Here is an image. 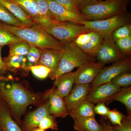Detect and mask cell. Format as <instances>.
Segmentation results:
<instances>
[{
  "label": "cell",
  "mask_w": 131,
  "mask_h": 131,
  "mask_svg": "<svg viewBox=\"0 0 131 131\" xmlns=\"http://www.w3.org/2000/svg\"><path fill=\"white\" fill-rule=\"evenodd\" d=\"M0 99L5 103L14 120L21 124V117L30 105L45 103L44 96L33 93L21 84L3 76H0Z\"/></svg>",
  "instance_id": "obj_1"
},
{
  "label": "cell",
  "mask_w": 131,
  "mask_h": 131,
  "mask_svg": "<svg viewBox=\"0 0 131 131\" xmlns=\"http://www.w3.org/2000/svg\"><path fill=\"white\" fill-rule=\"evenodd\" d=\"M0 26L39 49L63 50L64 45L39 26L34 25L30 27H15L0 23Z\"/></svg>",
  "instance_id": "obj_2"
},
{
  "label": "cell",
  "mask_w": 131,
  "mask_h": 131,
  "mask_svg": "<svg viewBox=\"0 0 131 131\" xmlns=\"http://www.w3.org/2000/svg\"><path fill=\"white\" fill-rule=\"evenodd\" d=\"M129 0L98 1L93 4L80 8L79 10L86 20L105 19L126 12Z\"/></svg>",
  "instance_id": "obj_3"
},
{
  "label": "cell",
  "mask_w": 131,
  "mask_h": 131,
  "mask_svg": "<svg viewBox=\"0 0 131 131\" xmlns=\"http://www.w3.org/2000/svg\"><path fill=\"white\" fill-rule=\"evenodd\" d=\"M94 60V58L84 53L73 42L66 44L62 51L58 68L56 72L49 77L55 80L60 75L71 72L75 68Z\"/></svg>",
  "instance_id": "obj_4"
},
{
  "label": "cell",
  "mask_w": 131,
  "mask_h": 131,
  "mask_svg": "<svg viewBox=\"0 0 131 131\" xmlns=\"http://www.w3.org/2000/svg\"><path fill=\"white\" fill-rule=\"evenodd\" d=\"M44 29L63 45L73 42L81 34L93 31L83 25L68 21H58Z\"/></svg>",
  "instance_id": "obj_5"
},
{
  "label": "cell",
  "mask_w": 131,
  "mask_h": 131,
  "mask_svg": "<svg viewBox=\"0 0 131 131\" xmlns=\"http://www.w3.org/2000/svg\"><path fill=\"white\" fill-rule=\"evenodd\" d=\"M131 15L126 11L105 19L95 21L83 20L82 21L81 25L93 31L108 35L111 34L117 28L131 24Z\"/></svg>",
  "instance_id": "obj_6"
},
{
  "label": "cell",
  "mask_w": 131,
  "mask_h": 131,
  "mask_svg": "<svg viewBox=\"0 0 131 131\" xmlns=\"http://www.w3.org/2000/svg\"><path fill=\"white\" fill-rule=\"evenodd\" d=\"M131 58H127L122 61L114 63L112 65L101 70L91 83V88L109 82L113 78L125 71H130Z\"/></svg>",
  "instance_id": "obj_7"
},
{
  "label": "cell",
  "mask_w": 131,
  "mask_h": 131,
  "mask_svg": "<svg viewBox=\"0 0 131 131\" xmlns=\"http://www.w3.org/2000/svg\"><path fill=\"white\" fill-rule=\"evenodd\" d=\"M98 62L102 64L115 63L127 58L118 49L112 38L111 34L104 38L96 56Z\"/></svg>",
  "instance_id": "obj_8"
},
{
  "label": "cell",
  "mask_w": 131,
  "mask_h": 131,
  "mask_svg": "<svg viewBox=\"0 0 131 131\" xmlns=\"http://www.w3.org/2000/svg\"><path fill=\"white\" fill-rule=\"evenodd\" d=\"M121 88L110 82L101 84L91 88L86 100L94 104L101 102L109 103L111 98Z\"/></svg>",
  "instance_id": "obj_9"
},
{
  "label": "cell",
  "mask_w": 131,
  "mask_h": 131,
  "mask_svg": "<svg viewBox=\"0 0 131 131\" xmlns=\"http://www.w3.org/2000/svg\"><path fill=\"white\" fill-rule=\"evenodd\" d=\"M104 65L98 62H95L94 61H89L82 64L74 72L75 84L91 83L98 73L105 67Z\"/></svg>",
  "instance_id": "obj_10"
},
{
  "label": "cell",
  "mask_w": 131,
  "mask_h": 131,
  "mask_svg": "<svg viewBox=\"0 0 131 131\" xmlns=\"http://www.w3.org/2000/svg\"><path fill=\"white\" fill-rule=\"evenodd\" d=\"M48 4L50 11L57 21H68L81 25L85 20L84 16L69 11L54 0H45Z\"/></svg>",
  "instance_id": "obj_11"
},
{
  "label": "cell",
  "mask_w": 131,
  "mask_h": 131,
  "mask_svg": "<svg viewBox=\"0 0 131 131\" xmlns=\"http://www.w3.org/2000/svg\"><path fill=\"white\" fill-rule=\"evenodd\" d=\"M49 102L50 114L57 118H65L69 115L64 98L57 93L55 88L47 91L43 95Z\"/></svg>",
  "instance_id": "obj_12"
},
{
  "label": "cell",
  "mask_w": 131,
  "mask_h": 131,
  "mask_svg": "<svg viewBox=\"0 0 131 131\" xmlns=\"http://www.w3.org/2000/svg\"><path fill=\"white\" fill-rule=\"evenodd\" d=\"M91 84H75L69 94L64 98L69 115L79 104L86 100L91 89Z\"/></svg>",
  "instance_id": "obj_13"
},
{
  "label": "cell",
  "mask_w": 131,
  "mask_h": 131,
  "mask_svg": "<svg viewBox=\"0 0 131 131\" xmlns=\"http://www.w3.org/2000/svg\"><path fill=\"white\" fill-rule=\"evenodd\" d=\"M50 114L49 102L47 100L46 102L39 106L36 110L27 115L21 124V129L24 131H31L38 127L43 117Z\"/></svg>",
  "instance_id": "obj_14"
},
{
  "label": "cell",
  "mask_w": 131,
  "mask_h": 131,
  "mask_svg": "<svg viewBox=\"0 0 131 131\" xmlns=\"http://www.w3.org/2000/svg\"><path fill=\"white\" fill-rule=\"evenodd\" d=\"M40 57L38 64L50 68L51 70L49 76L54 74L58 68L62 51L53 49H40Z\"/></svg>",
  "instance_id": "obj_15"
},
{
  "label": "cell",
  "mask_w": 131,
  "mask_h": 131,
  "mask_svg": "<svg viewBox=\"0 0 131 131\" xmlns=\"http://www.w3.org/2000/svg\"><path fill=\"white\" fill-rule=\"evenodd\" d=\"M55 80L54 87L57 93L62 98H65L70 93L75 84L74 72L62 74Z\"/></svg>",
  "instance_id": "obj_16"
},
{
  "label": "cell",
  "mask_w": 131,
  "mask_h": 131,
  "mask_svg": "<svg viewBox=\"0 0 131 131\" xmlns=\"http://www.w3.org/2000/svg\"><path fill=\"white\" fill-rule=\"evenodd\" d=\"M0 4L21 22L24 26L30 27L34 25L33 21L17 3L12 0H0Z\"/></svg>",
  "instance_id": "obj_17"
},
{
  "label": "cell",
  "mask_w": 131,
  "mask_h": 131,
  "mask_svg": "<svg viewBox=\"0 0 131 131\" xmlns=\"http://www.w3.org/2000/svg\"><path fill=\"white\" fill-rule=\"evenodd\" d=\"M3 60L7 71L15 73L30 71L26 56L8 55Z\"/></svg>",
  "instance_id": "obj_18"
},
{
  "label": "cell",
  "mask_w": 131,
  "mask_h": 131,
  "mask_svg": "<svg viewBox=\"0 0 131 131\" xmlns=\"http://www.w3.org/2000/svg\"><path fill=\"white\" fill-rule=\"evenodd\" d=\"M0 131H24L13 119L7 107L1 99Z\"/></svg>",
  "instance_id": "obj_19"
},
{
  "label": "cell",
  "mask_w": 131,
  "mask_h": 131,
  "mask_svg": "<svg viewBox=\"0 0 131 131\" xmlns=\"http://www.w3.org/2000/svg\"><path fill=\"white\" fill-rule=\"evenodd\" d=\"M90 37L87 43L78 47L83 52L94 58L100 48L106 36L102 33L93 31L90 32Z\"/></svg>",
  "instance_id": "obj_20"
},
{
  "label": "cell",
  "mask_w": 131,
  "mask_h": 131,
  "mask_svg": "<svg viewBox=\"0 0 131 131\" xmlns=\"http://www.w3.org/2000/svg\"><path fill=\"white\" fill-rule=\"evenodd\" d=\"M36 1L38 6L39 14V22L37 25L45 29L58 22L52 14L45 0Z\"/></svg>",
  "instance_id": "obj_21"
},
{
  "label": "cell",
  "mask_w": 131,
  "mask_h": 131,
  "mask_svg": "<svg viewBox=\"0 0 131 131\" xmlns=\"http://www.w3.org/2000/svg\"><path fill=\"white\" fill-rule=\"evenodd\" d=\"M94 103L85 100L78 105L69 114L74 121L87 118L95 117Z\"/></svg>",
  "instance_id": "obj_22"
},
{
  "label": "cell",
  "mask_w": 131,
  "mask_h": 131,
  "mask_svg": "<svg viewBox=\"0 0 131 131\" xmlns=\"http://www.w3.org/2000/svg\"><path fill=\"white\" fill-rule=\"evenodd\" d=\"M73 128L77 131H104L95 117L82 118L74 121Z\"/></svg>",
  "instance_id": "obj_23"
},
{
  "label": "cell",
  "mask_w": 131,
  "mask_h": 131,
  "mask_svg": "<svg viewBox=\"0 0 131 131\" xmlns=\"http://www.w3.org/2000/svg\"><path fill=\"white\" fill-rule=\"evenodd\" d=\"M24 10L33 21L34 25L39 22L38 6L36 0H12Z\"/></svg>",
  "instance_id": "obj_24"
},
{
  "label": "cell",
  "mask_w": 131,
  "mask_h": 131,
  "mask_svg": "<svg viewBox=\"0 0 131 131\" xmlns=\"http://www.w3.org/2000/svg\"><path fill=\"white\" fill-rule=\"evenodd\" d=\"M118 101L123 103L125 106L127 115L131 116V87L122 88L119 92L110 99V102Z\"/></svg>",
  "instance_id": "obj_25"
},
{
  "label": "cell",
  "mask_w": 131,
  "mask_h": 131,
  "mask_svg": "<svg viewBox=\"0 0 131 131\" xmlns=\"http://www.w3.org/2000/svg\"><path fill=\"white\" fill-rule=\"evenodd\" d=\"M0 23L15 27L24 26L21 22L0 4Z\"/></svg>",
  "instance_id": "obj_26"
},
{
  "label": "cell",
  "mask_w": 131,
  "mask_h": 131,
  "mask_svg": "<svg viewBox=\"0 0 131 131\" xmlns=\"http://www.w3.org/2000/svg\"><path fill=\"white\" fill-rule=\"evenodd\" d=\"M9 56H26L29 51L30 45L27 42L22 40L9 46Z\"/></svg>",
  "instance_id": "obj_27"
},
{
  "label": "cell",
  "mask_w": 131,
  "mask_h": 131,
  "mask_svg": "<svg viewBox=\"0 0 131 131\" xmlns=\"http://www.w3.org/2000/svg\"><path fill=\"white\" fill-rule=\"evenodd\" d=\"M22 40L13 34L0 26V46H9Z\"/></svg>",
  "instance_id": "obj_28"
},
{
  "label": "cell",
  "mask_w": 131,
  "mask_h": 131,
  "mask_svg": "<svg viewBox=\"0 0 131 131\" xmlns=\"http://www.w3.org/2000/svg\"><path fill=\"white\" fill-rule=\"evenodd\" d=\"M56 118L50 114L45 116L40 121L38 127L45 131L47 129L58 130V125Z\"/></svg>",
  "instance_id": "obj_29"
},
{
  "label": "cell",
  "mask_w": 131,
  "mask_h": 131,
  "mask_svg": "<svg viewBox=\"0 0 131 131\" xmlns=\"http://www.w3.org/2000/svg\"><path fill=\"white\" fill-rule=\"evenodd\" d=\"M29 70L35 77L40 80L46 79L51 72L50 68L40 64L30 66Z\"/></svg>",
  "instance_id": "obj_30"
},
{
  "label": "cell",
  "mask_w": 131,
  "mask_h": 131,
  "mask_svg": "<svg viewBox=\"0 0 131 131\" xmlns=\"http://www.w3.org/2000/svg\"><path fill=\"white\" fill-rule=\"evenodd\" d=\"M113 83L121 88L130 87L131 73L130 71H125L119 74L110 81Z\"/></svg>",
  "instance_id": "obj_31"
},
{
  "label": "cell",
  "mask_w": 131,
  "mask_h": 131,
  "mask_svg": "<svg viewBox=\"0 0 131 131\" xmlns=\"http://www.w3.org/2000/svg\"><path fill=\"white\" fill-rule=\"evenodd\" d=\"M112 38L114 42L131 36V24L122 26L117 28L112 34Z\"/></svg>",
  "instance_id": "obj_32"
},
{
  "label": "cell",
  "mask_w": 131,
  "mask_h": 131,
  "mask_svg": "<svg viewBox=\"0 0 131 131\" xmlns=\"http://www.w3.org/2000/svg\"><path fill=\"white\" fill-rule=\"evenodd\" d=\"M30 45V48L26 56L29 67L38 64L40 57V49L32 45Z\"/></svg>",
  "instance_id": "obj_33"
},
{
  "label": "cell",
  "mask_w": 131,
  "mask_h": 131,
  "mask_svg": "<svg viewBox=\"0 0 131 131\" xmlns=\"http://www.w3.org/2000/svg\"><path fill=\"white\" fill-rule=\"evenodd\" d=\"M117 48L125 56L131 54V36L118 39L115 42Z\"/></svg>",
  "instance_id": "obj_34"
},
{
  "label": "cell",
  "mask_w": 131,
  "mask_h": 131,
  "mask_svg": "<svg viewBox=\"0 0 131 131\" xmlns=\"http://www.w3.org/2000/svg\"><path fill=\"white\" fill-rule=\"evenodd\" d=\"M125 116L118 110L115 108L112 110H109L106 118L109 120L111 124L113 125H120L122 119Z\"/></svg>",
  "instance_id": "obj_35"
},
{
  "label": "cell",
  "mask_w": 131,
  "mask_h": 131,
  "mask_svg": "<svg viewBox=\"0 0 131 131\" xmlns=\"http://www.w3.org/2000/svg\"><path fill=\"white\" fill-rule=\"evenodd\" d=\"M69 11L81 14L75 0H54Z\"/></svg>",
  "instance_id": "obj_36"
},
{
  "label": "cell",
  "mask_w": 131,
  "mask_h": 131,
  "mask_svg": "<svg viewBox=\"0 0 131 131\" xmlns=\"http://www.w3.org/2000/svg\"><path fill=\"white\" fill-rule=\"evenodd\" d=\"M112 127L114 131H131V116H125L121 125H114Z\"/></svg>",
  "instance_id": "obj_37"
},
{
  "label": "cell",
  "mask_w": 131,
  "mask_h": 131,
  "mask_svg": "<svg viewBox=\"0 0 131 131\" xmlns=\"http://www.w3.org/2000/svg\"><path fill=\"white\" fill-rule=\"evenodd\" d=\"M110 109L106 105L105 103L99 102L94 107L95 114L99 115L103 118H106L107 115Z\"/></svg>",
  "instance_id": "obj_38"
},
{
  "label": "cell",
  "mask_w": 131,
  "mask_h": 131,
  "mask_svg": "<svg viewBox=\"0 0 131 131\" xmlns=\"http://www.w3.org/2000/svg\"><path fill=\"white\" fill-rule=\"evenodd\" d=\"M79 8L96 2L98 0H75Z\"/></svg>",
  "instance_id": "obj_39"
},
{
  "label": "cell",
  "mask_w": 131,
  "mask_h": 131,
  "mask_svg": "<svg viewBox=\"0 0 131 131\" xmlns=\"http://www.w3.org/2000/svg\"><path fill=\"white\" fill-rule=\"evenodd\" d=\"M100 122L104 131H114L110 123L106 121L104 118H102L100 120Z\"/></svg>",
  "instance_id": "obj_40"
},
{
  "label": "cell",
  "mask_w": 131,
  "mask_h": 131,
  "mask_svg": "<svg viewBox=\"0 0 131 131\" xmlns=\"http://www.w3.org/2000/svg\"><path fill=\"white\" fill-rule=\"evenodd\" d=\"M2 47V46H0V76H3L7 71L5 67L3 59L2 57L1 51Z\"/></svg>",
  "instance_id": "obj_41"
},
{
  "label": "cell",
  "mask_w": 131,
  "mask_h": 131,
  "mask_svg": "<svg viewBox=\"0 0 131 131\" xmlns=\"http://www.w3.org/2000/svg\"><path fill=\"white\" fill-rule=\"evenodd\" d=\"M31 131H45L44 130H42V129H40V128H39V127H37L35 128V129H33Z\"/></svg>",
  "instance_id": "obj_42"
},
{
  "label": "cell",
  "mask_w": 131,
  "mask_h": 131,
  "mask_svg": "<svg viewBox=\"0 0 131 131\" xmlns=\"http://www.w3.org/2000/svg\"><path fill=\"white\" fill-rule=\"evenodd\" d=\"M98 1H105V0H98Z\"/></svg>",
  "instance_id": "obj_43"
}]
</instances>
